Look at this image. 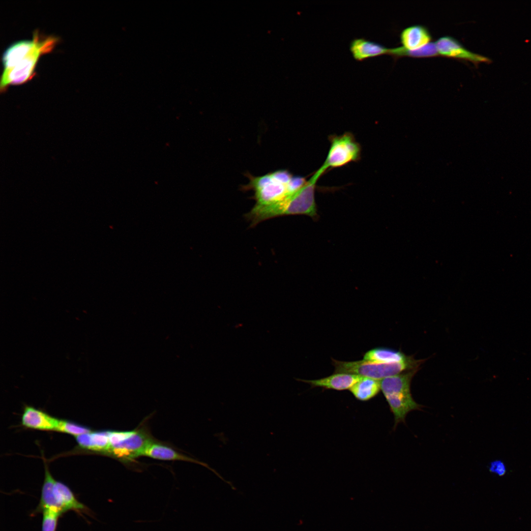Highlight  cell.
<instances>
[{
    "label": "cell",
    "mask_w": 531,
    "mask_h": 531,
    "mask_svg": "<svg viewBox=\"0 0 531 531\" xmlns=\"http://www.w3.org/2000/svg\"><path fill=\"white\" fill-rule=\"evenodd\" d=\"M325 172L320 167L297 190L276 203L264 206L255 205L246 217L253 225L269 218L285 215L305 214L317 217L316 187L318 179Z\"/></svg>",
    "instance_id": "1"
},
{
    "label": "cell",
    "mask_w": 531,
    "mask_h": 531,
    "mask_svg": "<svg viewBox=\"0 0 531 531\" xmlns=\"http://www.w3.org/2000/svg\"><path fill=\"white\" fill-rule=\"evenodd\" d=\"M53 492L58 508L62 514L73 511L81 516L83 514L92 515L90 509L81 502L70 489L64 483L56 480Z\"/></svg>",
    "instance_id": "10"
},
{
    "label": "cell",
    "mask_w": 531,
    "mask_h": 531,
    "mask_svg": "<svg viewBox=\"0 0 531 531\" xmlns=\"http://www.w3.org/2000/svg\"><path fill=\"white\" fill-rule=\"evenodd\" d=\"M22 425L28 428L56 431L59 419L33 407H25L21 418Z\"/></svg>",
    "instance_id": "11"
},
{
    "label": "cell",
    "mask_w": 531,
    "mask_h": 531,
    "mask_svg": "<svg viewBox=\"0 0 531 531\" xmlns=\"http://www.w3.org/2000/svg\"><path fill=\"white\" fill-rule=\"evenodd\" d=\"M56 431L67 433L75 437L91 432L89 428L85 426L69 421L60 419H59Z\"/></svg>",
    "instance_id": "21"
},
{
    "label": "cell",
    "mask_w": 531,
    "mask_h": 531,
    "mask_svg": "<svg viewBox=\"0 0 531 531\" xmlns=\"http://www.w3.org/2000/svg\"><path fill=\"white\" fill-rule=\"evenodd\" d=\"M362 376L348 373H335L324 378L306 380L296 379L310 384L313 387H320L327 389L344 390L350 389L355 384L359 381Z\"/></svg>",
    "instance_id": "12"
},
{
    "label": "cell",
    "mask_w": 531,
    "mask_h": 531,
    "mask_svg": "<svg viewBox=\"0 0 531 531\" xmlns=\"http://www.w3.org/2000/svg\"><path fill=\"white\" fill-rule=\"evenodd\" d=\"M335 373H348L381 380L402 373L417 369L421 360L408 356L404 361L392 363H379L365 360L341 361L332 359Z\"/></svg>",
    "instance_id": "4"
},
{
    "label": "cell",
    "mask_w": 531,
    "mask_h": 531,
    "mask_svg": "<svg viewBox=\"0 0 531 531\" xmlns=\"http://www.w3.org/2000/svg\"><path fill=\"white\" fill-rule=\"evenodd\" d=\"M247 189L254 192L256 205L264 206L279 202L301 187L307 181L302 177L294 176L286 170H279L265 175H249Z\"/></svg>",
    "instance_id": "2"
},
{
    "label": "cell",
    "mask_w": 531,
    "mask_h": 531,
    "mask_svg": "<svg viewBox=\"0 0 531 531\" xmlns=\"http://www.w3.org/2000/svg\"><path fill=\"white\" fill-rule=\"evenodd\" d=\"M141 456L162 460H180L198 464L208 469L222 480L228 484L230 483L229 481L224 479L215 470L210 468L208 464L184 455L167 445L158 443L153 440L151 441L143 449L140 454V456Z\"/></svg>",
    "instance_id": "9"
},
{
    "label": "cell",
    "mask_w": 531,
    "mask_h": 531,
    "mask_svg": "<svg viewBox=\"0 0 531 531\" xmlns=\"http://www.w3.org/2000/svg\"><path fill=\"white\" fill-rule=\"evenodd\" d=\"M381 389L380 381L362 377L350 391L357 400L365 401L376 396Z\"/></svg>",
    "instance_id": "19"
},
{
    "label": "cell",
    "mask_w": 531,
    "mask_h": 531,
    "mask_svg": "<svg viewBox=\"0 0 531 531\" xmlns=\"http://www.w3.org/2000/svg\"><path fill=\"white\" fill-rule=\"evenodd\" d=\"M76 441L83 448L108 454L110 441L108 431L90 432L76 437Z\"/></svg>",
    "instance_id": "16"
},
{
    "label": "cell",
    "mask_w": 531,
    "mask_h": 531,
    "mask_svg": "<svg viewBox=\"0 0 531 531\" xmlns=\"http://www.w3.org/2000/svg\"><path fill=\"white\" fill-rule=\"evenodd\" d=\"M400 39L403 47L415 50L431 42L432 36L425 26L414 25L404 29L400 33Z\"/></svg>",
    "instance_id": "15"
},
{
    "label": "cell",
    "mask_w": 531,
    "mask_h": 531,
    "mask_svg": "<svg viewBox=\"0 0 531 531\" xmlns=\"http://www.w3.org/2000/svg\"><path fill=\"white\" fill-rule=\"evenodd\" d=\"M39 38L40 36L36 31L32 40L18 41L9 47L4 52L2 59L3 70L14 67L36 47Z\"/></svg>",
    "instance_id": "13"
},
{
    "label": "cell",
    "mask_w": 531,
    "mask_h": 531,
    "mask_svg": "<svg viewBox=\"0 0 531 531\" xmlns=\"http://www.w3.org/2000/svg\"><path fill=\"white\" fill-rule=\"evenodd\" d=\"M417 369L408 371L380 380L382 390L394 416V426L405 422L407 414L422 406L413 398L411 391V380Z\"/></svg>",
    "instance_id": "3"
},
{
    "label": "cell",
    "mask_w": 531,
    "mask_h": 531,
    "mask_svg": "<svg viewBox=\"0 0 531 531\" xmlns=\"http://www.w3.org/2000/svg\"><path fill=\"white\" fill-rule=\"evenodd\" d=\"M435 43L439 55L444 57L470 61L476 66L482 62L489 63L492 61L486 57L469 51L450 36H442Z\"/></svg>",
    "instance_id": "8"
},
{
    "label": "cell",
    "mask_w": 531,
    "mask_h": 531,
    "mask_svg": "<svg viewBox=\"0 0 531 531\" xmlns=\"http://www.w3.org/2000/svg\"><path fill=\"white\" fill-rule=\"evenodd\" d=\"M408 357L400 351L378 347L366 352L363 356V360L379 363H392L403 361Z\"/></svg>",
    "instance_id": "18"
},
{
    "label": "cell",
    "mask_w": 531,
    "mask_h": 531,
    "mask_svg": "<svg viewBox=\"0 0 531 531\" xmlns=\"http://www.w3.org/2000/svg\"><path fill=\"white\" fill-rule=\"evenodd\" d=\"M108 454L124 461L140 456L145 446L152 440L142 429L128 431H108Z\"/></svg>",
    "instance_id": "7"
},
{
    "label": "cell",
    "mask_w": 531,
    "mask_h": 531,
    "mask_svg": "<svg viewBox=\"0 0 531 531\" xmlns=\"http://www.w3.org/2000/svg\"><path fill=\"white\" fill-rule=\"evenodd\" d=\"M435 42H430L417 49L408 50L403 47L391 48L390 56L394 59L404 57L412 58H430L439 56Z\"/></svg>",
    "instance_id": "20"
},
{
    "label": "cell",
    "mask_w": 531,
    "mask_h": 531,
    "mask_svg": "<svg viewBox=\"0 0 531 531\" xmlns=\"http://www.w3.org/2000/svg\"><path fill=\"white\" fill-rule=\"evenodd\" d=\"M350 50L354 58L358 61L383 55H390L391 52V48L363 38L353 39L351 42Z\"/></svg>",
    "instance_id": "14"
},
{
    "label": "cell",
    "mask_w": 531,
    "mask_h": 531,
    "mask_svg": "<svg viewBox=\"0 0 531 531\" xmlns=\"http://www.w3.org/2000/svg\"><path fill=\"white\" fill-rule=\"evenodd\" d=\"M55 481L46 465L39 502L32 515L42 512L46 509L55 510L61 513L58 508L54 496L53 488Z\"/></svg>",
    "instance_id": "17"
},
{
    "label": "cell",
    "mask_w": 531,
    "mask_h": 531,
    "mask_svg": "<svg viewBox=\"0 0 531 531\" xmlns=\"http://www.w3.org/2000/svg\"><path fill=\"white\" fill-rule=\"evenodd\" d=\"M42 513L43 518L41 531H56L59 519L62 514L50 509L44 510Z\"/></svg>",
    "instance_id": "22"
},
{
    "label": "cell",
    "mask_w": 531,
    "mask_h": 531,
    "mask_svg": "<svg viewBox=\"0 0 531 531\" xmlns=\"http://www.w3.org/2000/svg\"><path fill=\"white\" fill-rule=\"evenodd\" d=\"M58 39L53 36L39 38L36 47L14 67L3 70L1 75L0 88L3 90L9 85H20L30 78L39 57L51 51Z\"/></svg>",
    "instance_id": "5"
},
{
    "label": "cell",
    "mask_w": 531,
    "mask_h": 531,
    "mask_svg": "<svg viewBox=\"0 0 531 531\" xmlns=\"http://www.w3.org/2000/svg\"><path fill=\"white\" fill-rule=\"evenodd\" d=\"M329 148L321 166L324 171L339 168L350 163L357 162L361 158V147L350 132L328 137Z\"/></svg>",
    "instance_id": "6"
},
{
    "label": "cell",
    "mask_w": 531,
    "mask_h": 531,
    "mask_svg": "<svg viewBox=\"0 0 531 531\" xmlns=\"http://www.w3.org/2000/svg\"><path fill=\"white\" fill-rule=\"evenodd\" d=\"M490 470L492 472L496 473L500 475H502L505 472V468L502 462L500 461H496L491 464Z\"/></svg>",
    "instance_id": "23"
}]
</instances>
